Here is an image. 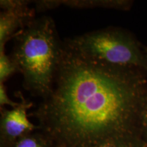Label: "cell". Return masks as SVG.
I'll return each mask as SVG.
<instances>
[{"label": "cell", "mask_w": 147, "mask_h": 147, "mask_svg": "<svg viewBox=\"0 0 147 147\" xmlns=\"http://www.w3.org/2000/svg\"><path fill=\"white\" fill-rule=\"evenodd\" d=\"M147 73L93 59L65 42L53 86L35 111L55 147H145Z\"/></svg>", "instance_id": "6da1fadb"}, {"label": "cell", "mask_w": 147, "mask_h": 147, "mask_svg": "<svg viewBox=\"0 0 147 147\" xmlns=\"http://www.w3.org/2000/svg\"><path fill=\"white\" fill-rule=\"evenodd\" d=\"M63 43L53 19L35 18L14 37L10 57L23 75V86L34 96L47 97L52 90Z\"/></svg>", "instance_id": "7a4b0ae2"}, {"label": "cell", "mask_w": 147, "mask_h": 147, "mask_svg": "<svg viewBox=\"0 0 147 147\" xmlns=\"http://www.w3.org/2000/svg\"><path fill=\"white\" fill-rule=\"evenodd\" d=\"M65 42L89 57L112 65L136 67L147 73L144 47L123 29L108 27L69 38Z\"/></svg>", "instance_id": "3957f363"}, {"label": "cell", "mask_w": 147, "mask_h": 147, "mask_svg": "<svg viewBox=\"0 0 147 147\" xmlns=\"http://www.w3.org/2000/svg\"><path fill=\"white\" fill-rule=\"evenodd\" d=\"M20 102L16 107L8 110L1 108L0 118V147H10L23 136L39 129L28 119L27 110L33 103L24 97L21 91L15 93Z\"/></svg>", "instance_id": "277c9868"}, {"label": "cell", "mask_w": 147, "mask_h": 147, "mask_svg": "<svg viewBox=\"0 0 147 147\" xmlns=\"http://www.w3.org/2000/svg\"><path fill=\"white\" fill-rule=\"evenodd\" d=\"M29 1L1 0L0 7V49L11 38H14L20 31L35 19L36 10L29 7Z\"/></svg>", "instance_id": "5b68a950"}, {"label": "cell", "mask_w": 147, "mask_h": 147, "mask_svg": "<svg viewBox=\"0 0 147 147\" xmlns=\"http://www.w3.org/2000/svg\"><path fill=\"white\" fill-rule=\"evenodd\" d=\"M57 7L63 5L73 8H115L125 10L131 5L128 1H111V0H80V1H55Z\"/></svg>", "instance_id": "8992f818"}, {"label": "cell", "mask_w": 147, "mask_h": 147, "mask_svg": "<svg viewBox=\"0 0 147 147\" xmlns=\"http://www.w3.org/2000/svg\"><path fill=\"white\" fill-rule=\"evenodd\" d=\"M10 147H55L50 138L38 129L18 138Z\"/></svg>", "instance_id": "52a82bcc"}, {"label": "cell", "mask_w": 147, "mask_h": 147, "mask_svg": "<svg viewBox=\"0 0 147 147\" xmlns=\"http://www.w3.org/2000/svg\"><path fill=\"white\" fill-rule=\"evenodd\" d=\"M21 70L12 57L5 53V49H0V83H4L9 78Z\"/></svg>", "instance_id": "ba28073f"}, {"label": "cell", "mask_w": 147, "mask_h": 147, "mask_svg": "<svg viewBox=\"0 0 147 147\" xmlns=\"http://www.w3.org/2000/svg\"><path fill=\"white\" fill-rule=\"evenodd\" d=\"M18 104V102H14L9 97L4 83H0V106L1 108H4V106L6 105L10 106L12 108H14Z\"/></svg>", "instance_id": "9c48e42d"}, {"label": "cell", "mask_w": 147, "mask_h": 147, "mask_svg": "<svg viewBox=\"0 0 147 147\" xmlns=\"http://www.w3.org/2000/svg\"><path fill=\"white\" fill-rule=\"evenodd\" d=\"M142 136L145 147H147V107L145 110L142 119Z\"/></svg>", "instance_id": "30bf717a"}, {"label": "cell", "mask_w": 147, "mask_h": 147, "mask_svg": "<svg viewBox=\"0 0 147 147\" xmlns=\"http://www.w3.org/2000/svg\"><path fill=\"white\" fill-rule=\"evenodd\" d=\"M144 51L145 55H146V59H147V47H144Z\"/></svg>", "instance_id": "8fae6325"}, {"label": "cell", "mask_w": 147, "mask_h": 147, "mask_svg": "<svg viewBox=\"0 0 147 147\" xmlns=\"http://www.w3.org/2000/svg\"><path fill=\"white\" fill-rule=\"evenodd\" d=\"M97 147H111V146H97Z\"/></svg>", "instance_id": "7c38bea8"}]
</instances>
